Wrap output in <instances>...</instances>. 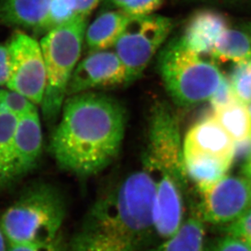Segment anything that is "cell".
Segmentation results:
<instances>
[{
  "mask_svg": "<svg viewBox=\"0 0 251 251\" xmlns=\"http://www.w3.org/2000/svg\"><path fill=\"white\" fill-rule=\"evenodd\" d=\"M126 125L125 108L114 98L93 91L68 96L51 136V154L73 175H97L119 155Z\"/></svg>",
  "mask_w": 251,
  "mask_h": 251,
  "instance_id": "6da1fadb",
  "label": "cell"
},
{
  "mask_svg": "<svg viewBox=\"0 0 251 251\" xmlns=\"http://www.w3.org/2000/svg\"><path fill=\"white\" fill-rule=\"evenodd\" d=\"M154 185L142 168L93 202L67 251H140L154 231Z\"/></svg>",
  "mask_w": 251,
  "mask_h": 251,
  "instance_id": "7a4b0ae2",
  "label": "cell"
},
{
  "mask_svg": "<svg viewBox=\"0 0 251 251\" xmlns=\"http://www.w3.org/2000/svg\"><path fill=\"white\" fill-rule=\"evenodd\" d=\"M143 169L154 188V231L166 239L185 221L188 179L180 124L171 105L158 101L152 107Z\"/></svg>",
  "mask_w": 251,
  "mask_h": 251,
  "instance_id": "3957f363",
  "label": "cell"
},
{
  "mask_svg": "<svg viewBox=\"0 0 251 251\" xmlns=\"http://www.w3.org/2000/svg\"><path fill=\"white\" fill-rule=\"evenodd\" d=\"M66 216V201L51 183L33 182L22 190L0 215L8 244L49 242L62 235Z\"/></svg>",
  "mask_w": 251,
  "mask_h": 251,
  "instance_id": "277c9868",
  "label": "cell"
},
{
  "mask_svg": "<svg viewBox=\"0 0 251 251\" xmlns=\"http://www.w3.org/2000/svg\"><path fill=\"white\" fill-rule=\"evenodd\" d=\"M88 17H77L46 33L40 41L47 84L41 109L48 125L57 124L67 98V88L80 58Z\"/></svg>",
  "mask_w": 251,
  "mask_h": 251,
  "instance_id": "5b68a950",
  "label": "cell"
},
{
  "mask_svg": "<svg viewBox=\"0 0 251 251\" xmlns=\"http://www.w3.org/2000/svg\"><path fill=\"white\" fill-rule=\"evenodd\" d=\"M158 70L169 97L180 107L209 101L224 77L216 64L188 49L180 38L162 49Z\"/></svg>",
  "mask_w": 251,
  "mask_h": 251,
  "instance_id": "8992f818",
  "label": "cell"
},
{
  "mask_svg": "<svg viewBox=\"0 0 251 251\" xmlns=\"http://www.w3.org/2000/svg\"><path fill=\"white\" fill-rule=\"evenodd\" d=\"M172 28V20L161 15L130 17L114 47L126 70L128 83L141 76Z\"/></svg>",
  "mask_w": 251,
  "mask_h": 251,
  "instance_id": "52a82bcc",
  "label": "cell"
},
{
  "mask_svg": "<svg viewBox=\"0 0 251 251\" xmlns=\"http://www.w3.org/2000/svg\"><path fill=\"white\" fill-rule=\"evenodd\" d=\"M11 74L6 87L41 105L47 84L45 63L40 43L22 30L12 33L7 43Z\"/></svg>",
  "mask_w": 251,
  "mask_h": 251,
  "instance_id": "ba28073f",
  "label": "cell"
},
{
  "mask_svg": "<svg viewBox=\"0 0 251 251\" xmlns=\"http://www.w3.org/2000/svg\"><path fill=\"white\" fill-rule=\"evenodd\" d=\"M201 195L199 214L204 222L229 225L251 208V180L226 175Z\"/></svg>",
  "mask_w": 251,
  "mask_h": 251,
  "instance_id": "9c48e42d",
  "label": "cell"
},
{
  "mask_svg": "<svg viewBox=\"0 0 251 251\" xmlns=\"http://www.w3.org/2000/svg\"><path fill=\"white\" fill-rule=\"evenodd\" d=\"M127 83L126 70L114 50L90 51L77 64L67 88V97Z\"/></svg>",
  "mask_w": 251,
  "mask_h": 251,
  "instance_id": "30bf717a",
  "label": "cell"
},
{
  "mask_svg": "<svg viewBox=\"0 0 251 251\" xmlns=\"http://www.w3.org/2000/svg\"><path fill=\"white\" fill-rule=\"evenodd\" d=\"M43 131L37 108L18 118L12 154L11 184L36 168L43 149Z\"/></svg>",
  "mask_w": 251,
  "mask_h": 251,
  "instance_id": "8fae6325",
  "label": "cell"
},
{
  "mask_svg": "<svg viewBox=\"0 0 251 251\" xmlns=\"http://www.w3.org/2000/svg\"><path fill=\"white\" fill-rule=\"evenodd\" d=\"M234 143L213 113L204 116L188 129L183 140V154H201L233 163Z\"/></svg>",
  "mask_w": 251,
  "mask_h": 251,
  "instance_id": "7c38bea8",
  "label": "cell"
},
{
  "mask_svg": "<svg viewBox=\"0 0 251 251\" xmlns=\"http://www.w3.org/2000/svg\"><path fill=\"white\" fill-rule=\"evenodd\" d=\"M227 28V20L221 13L202 10L190 18L180 39L188 49L198 55H210L214 46Z\"/></svg>",
  "mask_w": 251,
  "mask_h": 251,
  "instance_id": "4fadbf2b",
  "label": "cell"
},
{
  "mask_svg": "<svg viewBox=\"0 0 251 251\" xmlns=\"http://www.w3.org/2000/svg\"><path fill=\"white\" fill-rule=\"evenodd\" d=\"M52 0H0V25L43 30Z\"/></svg>",
  "mask_w": 251,
  "mask_h": 251,
  "instance_id": "5bb4252c",
  "label": "cell"
},
{
  "mask_svg": "<svg viewBox=\"0 0 251 251\" xmlns=\"http://www.w3.org/2000/svg\"><path fill=\"white\" fill-rule=\"evenodd\" d=\"M130 17L120 10L107 11L99 15L86 29L88 50L95 51L114 48Z\"/></svg>",
  "mask_w": 251,
  "mask_h": 251,
  "instance_id": "9a60e30c",
  "label": "cell"
},
{
  "mask_svg": "<svg viewBox=\"0 0 251 251\" xmlns=\"http://www.w3.org/2000/svg\"><path fill=\"white\" fill-rule=\"evenodd\" d=\"M185 172L201 194L213 187L227 175L232 160L201 154H184Z\"/></svg>",
  "mask_w": 251,
  "mask_h": 251,
  "instance_id": "2e32d148",
  "label": "cell"
},
{
  "mask_svg": "<svg viewBox=\"0 0 251 251\" xmlns=\"http://www.w3.org/2000/svg\"><path fill=\"white\" fill-rule=\"evenodd\" d=\"M204 221L199 213L185 219L177 232L149 251H205Z\"/></svg>",
  "mask_w": 251,
  "mask_h": 251,
  "instance_id": "e0dca14e",
  "label": "cell"
},
{
  "mask_svg": "<svg viewBox=\"0 0 251 251\" xmlns=\"http://www.w3.org/2000/svg\"><path fill=\"white\" fill-rule=\"evenodd\" d=\"M210 56L217 62L239 63L251 59L249 31L227 28L214 46Z\"/></svg>",
  "mask_w": 251,
  "mask_h": 251,
  "instance_id": "ac0fdd59",
  "label": "cell"
},
{
  "mask_svg": "<svg viewBox=\"0 0 251 251\" xmlns=\"http://www.w3.org/2000/svg\"><path fill=\"white\" fill-rule=\"evenodd\" d=\"M18 117L0 106V189L11 185L12 154Z\"/></svg>",
  "mask_w": 251,
  "mask_h": 251,
  "instance_id": "d6986e66",
  "label": "cell"
},
{
  "mask_svg": "<svg viewBox=\"0 0 251 251\" xmlns=\"http://www.w3.org/2000/svg\"><path fill=\"white\" fill-rule=\"evenodd\" d=\"M212 113L234 142L251 135V117L247 105L237 101Z\"/></svg>",
  "mask_w": 251,
  "mask_h": 251,
  "instance_id": "ffe728a7",
  "label": "cell"
},
{
  "mask_svg": "<svg viewBox=\"0 0 251 251\" xmlns=\"http://www.w3.org/2000/svg\"><path fill=\"white\" fill-rule=\"evenodd\" d=\"M228 80L238 101L245 105L250 104L251 102V59L236 63Z\"/></svg>",
  "mask_w": 251,
  "mask_h": 251,
  "instance_id": "44dd1931",
  "label": "cell"
},
{
  "mask_svg": "<svg viewBox=\"0 0 251 251\" xmlns=\"http://www.w3.org/2000/svg\"><path fill=\"white\" fill-rule=\"evenodd\" d=\"M0 106L14 114L18 118L37 108V106L28 99L8 88L7 90L0 88Z\"/></svg>",
  "mask_w": 251,
  "mask_h": 251,
  "instance_id": "7402d4cb",
  "label": "cell"
},
{
  "mask_svg": "<svg viewBox=\"0 0 251 251\" xmlns=\"http://www.w3.org/2000/svg\"><path fill=\"white\" fill-rule=\"evenodd\" d=\"M237 101L238 100L235 96L232 86L230 85L229 80L226 78L225 76L223 77L216 92L214 93L212 97L209 100L213 111L227 107Z\"/></svg>",
  "mask_w": 251,
  "mask_h": 251,
  "instance_id": "603a6c76",
  "label": "cell"
},
{
  "mask_svg": "<svg viewBox=\"0 0 251 251\" xmlns=\"http://www.w3.org/2000/svg\"><path fill=\"white\" fill-rule=\"evenodd\" d=\"M7 251H67V244L62 235L49 242L29 243V244H8Z\"/></svg>",
  "mask_w": 251,
  "mask_h": 251,
  "instance_id": "cb8c5ba5",
  "label": "cell"
},
{
  "mask_svg": "<svg viewBox=\"0 0 251 251\" xmlns=\"http://www.w3.org/2000/svg\"><path fill=\"white\" fill-rule=\"evenodd\" d=\"M226 232L227 234L243 240L251 247V208L238 220L229 224Z\"/></svg>",
  "mask_w": 251,
  "mask_h": 251,
  "instance_id": "d4e9b609",
  "label": "cell"
},
{
  "mask_svg": "<svg viewBox=\"0 0 251 251\" xmlns=\"http://www.w3.org/2000/svg\"><path fill=\"white\" fill-rule=\"evenodd\" d=\"M205 251H251V247L243 240L227 234L206 246Z\"/></svg>",
  "mask_w": 251,
  "mask_h": 251,
  "instance_id": "484cf974",
  "label": "cell"
},
{
  "mask_svg": "<svg viewBox=\"0 0 251 251\" xmlns=\"http://www.w3.org/2000/svg\"><path fill=\"white\" fill-rule=\"evenodd\" d=\"M162 4V0H135L122 12L129 17H141L154 14Z\"/></svg>",
  "mask_w": 251,
  "mask_h": 251,
  "instance_id": "4316f807",
  "label": "cell"
},
{
  "mask_svg": "<svg viewBox=\"0 0 251 251\" xmlns=\"http://www.w3.org/2000/svg\"><path fill=\"white\" fill-rule=\"evenodd\" d=\"M76 16L88 17L102 0H62Z\"/></svg>",
  "mask_w": 251,
  "mask_h": 251,
  "instance_id": "83f0119b",
  "label": "cell"
},
{
  "mask_svg": "<svg viewBox=\"0 0 251 251\" xmlns=\"http://www.w3.org/2000/svg\"><path fill=\"white\" fill-rule=\"evenodd\" d=\"M11 74V59L7 44H0V88L7 86Z\"/></svg>",
  "mask_w": 251,
  "mask_h": 251,
  "instance_id": "f1b7e54d",
  "label": "cell"
},
{
  "mask_svg": "<svg viewBox=\"0 0 251 251\" xmlns=\"http://www.w3.org/2000/svg\"><path fill=\"white\" fill-rule=\"evenodd\" d=\"M251 158V135L245 139L237 141L234 143L233 163H247Z\"/></svg>",
  "mask_w": 251,
  "mask_h": 251,
  "instance_id": "f546056e",
  "label": "cell"
},
{
  "mask_svg": "<svg viewBox=\"0 0 251 251\" xmlns=\"http://www.w3.org/2000/svg\"><path fill=\"white\" fill-rule=\"evenodd\" d=\"M135 0H109V2L113 5L114 8L123 11L125 7H127L128 5H130Z\"/></svg>",
  "mask_w": 251,
  "mask_h": 251,
  "instance_id": "4dcf8cb0",
  "label": "cell"
},
{
  "mask_svg": "<svg viewBox=\"0 0 251 251\" xmlns=\"http://www.w3.org/2000/svg\"><path fill=\"white\" fill-rule=\"evenodd\" d=\"M7 248H8V242L6 239L1 227V223H0V251H7Z\"/></svg>",
  "mask_w": 251,
  "mask_h": 251,
  "instance_id": "1f68e13d",
  "label": "cell"
},
{
  "mask_svg": "<svg viewBox=\"0 0 251 251\" xmlns=\"http://www.w3.org/2000/svg\"><path fill=\"white\" fill-rule=\"evenodd\" d=\"M242 173L244 176L251 180V158L242 165Z\"/></svg>",
  "mask_w": 251,
  "mask_h": 251,
  "instance_id": "d6a6232c",
  "label": "cell"
},
{
  "mask_svg": "<svg viewBox=\"0 0 251 251\" xmlns=\"http://www.w3.org/2000/svg\"><path fill=\"white\" fill-rule=\"evenodd\" d=\"M247 109H248V112H249L250 117H251V102L250 104L247 105Z\"/></svg>",
  "mask_w": 251,
  "mask_h": 251,
  "instance_id": "836d02e7",
  "label": "cell"
},
{
  "mask_svg": "<svg viewBox=\"0 0 251 251\" xmlns=\"http://www.w3.org/2000/svg\"><path fill=\"white\" fill-rule=\"evenodd\" d=\"M223 1H237V0H223Z\"/></svg>",
  "mask_w": 251,
  "mask_h": 251,
  "instance_id": "e575fe53",
  "label": "cell"
},
{
  "mask_svg": "<svg viewBox=\"0 0 251 251\" xmlns=\"http://www.w3.org/2000/svg\"><path fill=\"white\" fill-rule=\"evenodd\" d=\"M249 33H250V34H251V28H249Z\"/></svg>",
  "mask_w": 251,
  "mask_h": 251,
  "instance_id": "d590c367",
  "label": "cell"
}]
</instances>
